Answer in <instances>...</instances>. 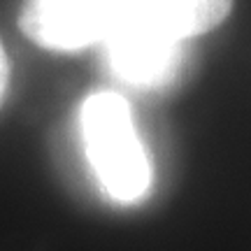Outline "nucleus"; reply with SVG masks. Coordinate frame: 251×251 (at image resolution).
<instances>
[{
	"label": "nucleus",
	"mask_w": 251,
	"mask_h": 251,
	"mask_svg": "<svg viewBox=\"0 0 251 251\" xmlns=\"http://www.w3.org/2000/svg\"><path fill=\"white\" fill-rule=\"evenodd\" d=\"M79 121L89 161L107 196L119 202L140 200L151 186V163L126 98L93 93L81 105Z\"/></svg>",
	"instance_id": "obj_1"
},
{
	"label": "nucleus",
	"mask_w": 251,
	"mask_h": 251,
	"mask_svg": "<svg viewBox=\"0 0 251 251\" xmlns=\"http://www.w3.org/2000/svg\"><path fill=\"white\" fill-rule=\"evenodd\" d=\"M112 17L109 0H24L17 24L47 51H79L105 40Z\"/></svg>",
	"instance_id": "obj_2"
},
{
	"label": "nucleus",
	"mask_w": 251,
	"mask_h": 251,
	"mask_svg": "<svg viewBox=\"0 0 251 251\" xmlns=\"http://www.w3.org/2000/svg\"><path fill=\"white\" fill-rule=\"evenodd\" d=\"M112 70L135 86H165L175 79L181 65V40L168 37L151 28L119 17L105 35Z\"/></svg>",
	"instance_id": "obj_3"
},
{
	"label": "nucleus",
	"mask_w": 251,
	"mask_h": 251,
	"mask_svg": "<svg viewBox=\"0 0 251 251\" xmlns=\"http://www.w3.org/2000/svg\"><path fill=\"white\" fill-rule=\"evenodd\" d=\"M109 5L119 17L184 42L221 26L233 0H109Z\"/></svg>",
	"instance_id": "obj_4"
},
{
	"label": "nucleus",
	"mask_w": 251,
	"mask_h": 251,
	"mask_svg": "<svg viewBox=\"0 0 251 251\" xmlns=\"http://www.w3.org/2000/svg\"><path fill=\"white\" fill-rule=\"evenodd\" d=\"M9 77H12V63H9L7 49H5L2 40H0V105H2V100H5V93H7Z\"/></svg>",
	"instance_id": "obj_5"
}]
</instances>
